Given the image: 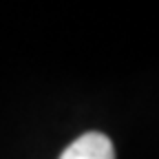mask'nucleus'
Returning a JSON list of instances; mask_svg holds the SVG:
<instances>
[{
    "mask_svg": "<svg viewBox=\"0 0 159 159\" xmlns=\"http://www.w3.org/2000/svg\"><path fill=\"white\" fill-rule=\"evenodd\" d=\"M60 159H115V146L104 133H84L71 146H66Z\"/></svg>",
    "mask_w": 159,
    "mask_h": 159,
    "instance_id": "f257e3e1",
    "label": "nucleus"
}]
</instances>
